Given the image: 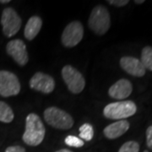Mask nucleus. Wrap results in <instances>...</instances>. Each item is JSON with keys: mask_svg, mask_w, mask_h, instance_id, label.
<instances>
[{"mask_svg": "<svg viewBox=\"0 0 152 152\" xmlns=\"http://www.w3.org/2000/svg\"><path fill=\"white\" fill-rule=\"evenodd\" d=\"M84 36V28L80 21H72L64 30L61 41L66 48H74L80 42Z\"/></svg>", "mask_w": 152, "mask_h": 152, "instance_id": "nucleus-8", "label": "nucleus"}, {"mask_svg": "<svg viewBox=\"0 0 152 152\" xmlns=\"http://www.w3.org/2000/svg\"><path fill=\"white\" fill-rule=\"evenodd\" d=\"M20 91V83L17 76L10 71H0V96L9 97Z\"/></svg>", "mask_w": 152, "mask_h": 152, "instance_id": "nucleus-7", "label": "nucleus"}, {"mask_svg": "<svg viewBox=\"0 0 152 152\" xmlns=\"http://www.w3.org/2000/svg\"><path fill=\"white\" fill-rule=\"evenodd\" d=\"M140 62L145 69L152 71V47L147 46L143 48Z\"/></svg>", "mask_w": 152, "mask_h": 152, "instance_id": "nucleus-16", "label": "nucleus"}, {"mask_svg": "<svg viewBox=\"0 0 152 152\" xmlns=\"http://www.w3.org/2000/svg\"><path fill=\"white\" fill-rule=\"evenodd\" d=\"M55 152H72L69 150H67V149H62V150H59V151H57Z\"/></svg>", "mask_w": 152, "mask_h": 152, "instance_id": "nucleus-24", "label": "nucleus"}, {"mask_svg": "<svg viewBox=\"0 0 152 152\" xmlns=\"http://www.w3.org/2000/svg\"><path fill=\"white\" fill-rule=\"evenodd\" d=\"M46 129L39 116L30 113L26 120V131L22 140L28 145L37 146L43 141Z\"/></svg>", "mask_w": 152, "mask_h": 152, "instance_id": "nucleus-1", "label": "nucleus"}, {"mask_svg": "<svg viewBox=\"0 0 152 152\" xmlns=\"http://www.w3.org/2000/svg\"><path fill=\"white\" fill-rule=\"evenodd\" d=\"M129 129V123L127 120H119L107 126L103 130L104 135L109 140H115L124 134Z\"/></svg>", "mask_w": 152, "mask_h": 152, "instance_id": "nucleus-13", "label": "nucleus"}, {"mask_svg": "<svg viewBox=\"0 0 152 152\" xmlns=\"http://www.w3.org/2000/svg\"><path fill=\"white\" fill-rule=\"evenodd\" d=\"M5 152H26L25 148L19 145H15V146H10L6 149Z\"/></svg>", "mask_w": 152, "mask_h": 152, "instance_id": "nucleus-22", "label": "nucleus"}, {"mask_svg": "<svg viewBox=\"0 0 152 152\" xmlns=\"http://www.w3.org/2000/svg\"><path fill=\"white\" fill-rule=\"evenodd\" d=\"M133 91V86L129 80L121 79L110 87L108 95L113 99L123 100L129 97Z\"/></svg>", "mask_w": 152, "mask_h": 152, "instance_id": "nucleus-12", "label": "nucleus"}, {"mask_svg": "<svg viewBox=\"0 0 152 152\" xmlns=\"http://www.w3.org/2000/svg\"><path fill=\"white\" fill-rule=\"evenodd\" d=\"M14 112L10 107L5 102L0 101V122L9 124L14 120Z\"/></svg>", "mask_w": 152, "mask_h": 152, "instance_id": "nucleus-15", "label": "nucleus"}, {"mask_svg": "<svg viewBox=\"0 0 152 152\" xmlns=\"http://www.w3.org/2000/svg\"><path fill=\"white\" fill-rule=\"evenodd\" d=\"M145 152H149L148 151H145Z\"/></svg>", "mask_w": 152, "mask_h": 152, "instance_id": "nucleus-26", "label": "nucleus"}, {"mask_svg": "<svg viewBox=\"0 0 152 152\" xmlns=\"http://www.w3.org/2000/svg\"><path fill=\"white\" fill-rule=\"evenodd\" d=\"M140 151V145L136 141L130 140L124 143L120 147L118 152H139Z\"/></svg>", "mask_w": 152, "mask_h": 152, "instance_id": "nucleus-18", "label": "nucleus"}, {"mask_svg": "<svg viewBox=\"0 0 152 152\" xmlns=\"http://www.w3.org/2000/svg\"><path fill=\"white\" fill-rule=\"evenodd\" d=\"M88 26L98 36H103L107 32L111 26V18L107 9L103 5L96 6L89 17Z\"/></svg>", "mask_w": 152, "mask_h": 152, "instance_id": "nucleus-2", "label": "nucleus"}, {"mask_svg": "<svg viewBox=\"0 0 152 152\" xmlns=\"http://www.w3.org/2000/svg\"><path fill=\"white\" fill-rule=\"evenodd\" d=\"M64 142L67 145L70 147H76V148H79V147H82L84 145V141L82 140L81 139L76 137V136L73 135H69L67 136L64 140Z\"/></svg>", "mask_w": 152, "mask_h": 152, "instance_id": "nucleus-19", "label": "nucleus"}, {"mask_svg": "<svg viewBox=\"0 0 152 152\" xmlns=\"http://www.w3.org/2000/svg\"><path fill=\"white\" fill-rule=\"evenodd\" d=\"M62 77L73 94H80L86 86V80L82 74L71 65H66L62 69Z\"/></svg>", "mask_w": 152, "mask_h": 152, "instance_id": "nucleus-5", "label": "nucleus"}, {"mask_svg": "<svg viewBox=\"0 0 152 152\" xmlns=\"http://www.w3.org/2000/svg\"><path fill=\"white\" fill-rule=\"evenodd\" d=\"M134 3H135L136 4H141L145 3V0H135Z\"/></svg>", "mask_w": 152, "mask_h": 152, "instance_id": "nucleus-23", "label": "nucleus"}, {"mask_svg": "<svg viewBox=\"0 0 152 152\" xmlns=\"http://www.w3.org/2000/svg\"><path fill=\"white\" fill-rule=\"evenodd\" d=\"M30 86L37 91L49 94L54 90L55 81L52 76L42 72H37L31 77L30 80Z\"/></svg>", "mask_w": 152, "mask_h": 152, "instance_id": "nucleus-10", "label": "nucleus"}, {"mask_svg": "<svg viewBox=\"0 0 152 152\" xmlns=\"http://www.w3.org/2000/svg\"><path fill=\"white\" fill-rule=\"evenodd\" d=\"M107 3L116 7H123L129 4V0H108Z\"/></svg>", "mask_w": 152, "mask_h": 152, "instance_id": "nucleus-20", "label": "nucleus"}, {"mask_svg": "<svg viewBox=\"0 0 152 152\" xmlns=\"http://www.w3.org/2000/svg\"><path fill=\"white\" fill-rule=\"evenodd\" d=\"M80 137L86 141H91L94 137L93 127L89 124H85L80 128Z\"/></svg>", "mask_w": 152, "mask_h": 152, "instance_id": "nucleus-17", "label": "nucleus"}, {"mask_svg": "<svg viewBox=\"0 0 152 152\" xmlns=\"http://www.w3.org/2000/svg\"><path fill=\"white\" fill-rule=\"evenodd\" d=\"M147 146L152 150V125H151L146 130Z\"/></svg>", "mask_w": 152, "mask_h": 152, "instance_id": "nucleus-21", "label": "nucleus"}, {"mask_svg": "<svg viewBox=\"0 0 152 152\" xmlns=\"http://www.w3.org/2000/svg\"><path fill=\"white\" fill-rule=\"evenodd\" d=\"M120 66L129 75L142 77L145 75V69L140 60L134 57H123L120 59Z\"/></svg>", "mask_w": 152, "mask_h": 152, "instance_id": "nucleus-11", "label": "nucleus"}, {"mask_svg": "<svg viewBox=\"0 0 152 152\" xmlns=\"http://www.w3.org/2000/svg\"><path fill=\"white\" fill-rule=\"evenodd\" d=\"M42 26V20L39 16L31 17L27 21V24L25 27V37L29 41H31L36 37L40 32Z\"/></svg>", "mask_w": 152, "mask_h": 152, "instance_id": "nucleus-14", "label": "nucleus"}, {"mask_svg": "<svg viewBox=\"0 0 152 152\" xmlns=\"http://www.w3.org/2000/svg\"><path fill=\"white\" fill-rule=\"evenodd\" d=\"M10 2V0H0V4H9Z\"/></svg>", "mask_w": 152, "mask_h": 152, "instance_id": "nucleus-25", "label": "nucleus"}, {"mask_svg": "<svg viewBox=\"0 0 152 152\" xmlns=\"http://www.w3.org/2000/svg\"><path fill=\"white\" fill-rule=\"evenodd\" d=\"M137 107L132 101H124L113 102L105 107L104 116L109 119L118 120L127 118L135 114Z\"/></svg>", "mask_w": 152, "mask_h": 152, "instance_id": "nucleus-4", "label": "nucleus"}, {"mask_svg": "<svg viewBox=\"0 0 152 152\" xmlns=\"http://www.w3.org/2000/svg\"><path fill=\"white\" fill-rule=\"evenodd\" d=\"M7 53L13 58L19 65L25 66L28 63V53L25 42L20 39L10 41L6 46Z\"/></svg>", "mask_w": 152, "mask_h": 152, "instance_id": "nucleus-9", "label": "nucleus"}, {"mask_svg": "<svg viewBox=\"0 0 152 152\" xmlns=\"http://www.w3.org/2000/svg\"><path fill=\"white\" fill-rule=\"evenodd\" d=\"M47 124L58 129H69L74 125V119L68 113L56 107H50L44 112Z\"/></svg>", "mask_w": 152, "mask_h": 152, "instance_id": "nucleus-3", "label": "nucleus"}, {"mask_svg": "<svg viewBox=\"0 0 152 152\" xmlns=\"http://www.w3.org/2000/svg\"><path fill=\"white\" fill-rule=\"evenodd\" d=\"M21 23L20 17L14 9L7 8L4 10L1 16V24L4 36L7 37H14L20 31Z\"/></svg>", "mask_w": 152, "mask_h": 152, "instance_id": "nucleus-6", "label": "nucleus"}]
</instances>
